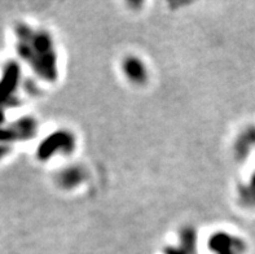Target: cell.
<instances>
[{
	"label": "cell",
	"instance_id": "cell-5",
	"mask_svg": "<svg viewBox=\"0 0 255 254\" xmlns=\"http://www.w3.org/2000/svg\"><path fill=\"white\" fill-rule=\"evenodd\" d=\"M123 74L133 84H142L148 81V70L145 64L135 56H127L122 64Z\"/></svg>",
	"mask_w": 255,
	"mask_h": 254
},
{
	"label": "cell",
	"instance_id": "cell-2",
	"mask_svg": "<svg viewBox=\"0 0 255 254\" xmlns=\"http://www.w3.org/2000/svg\"><path fill=\"white\" fill-rule=\"evenodd\" d=\"M74 149V136L68 131H58L55 134H51L49 138H47L44 142L40 144L38 151V155L40 158L49 160L53 157V153H66Z\"/></svg>",
	"mask_w": 255,
	"mask_h": 254
},
{
	"label": "cell",
	"instance_id": "cell-10",
	"mask_svg": "<svg viewBox=\"0 0 255 254\" xmlns=\"http://www.w3.org/2000/svg\"><path fill=\"white\" fill-rule=\"evenodd\" d=\"M6 155V144H0V158Z\"/></svg>",
	"mask_w": 255,
	"mask_h": 254
},
{
	"label": "cell",
	"instance_id": "cell-1",
	"mask_svg": "<svg viewBox=\"0 0 255 254\" xmlns=\"http://www.w3.org/2000/svg\"><path fill=\"white\" fill-rule=\"evenodd\" d=\"M19 56L43 79L53 81L57 74L55 45L48 32L34 30L29 25L18 23L14 31Z\"/></svg>",
	"mask_w": 255,
	"mask_h": 254
},
{
	"label": "cell",
	"instance_id": "cell-9",
	"mask_svg": "<svg viewBox=\"0 0 255 254\" xmlns=\"http://www.w3.org/2000/svg\"><path fill=\"white\" fill-rule=\"evenodd\" d=\"M240 197L245 204L255 205V173L252 175V179L249 180V183L241 187Z\"/></svg>",
	"mask_w": 255,
	"mask_h": 254
},
{
	"label": "cell",
	"instance_id": "cell-6",
	"mask_svg": "<svg viewBox=\"0 0 255 254\" xmlns=\"http://www.w3.org/2000/svg\"><path fill=\"white\" fill-rule=\"evenodd\" d=\"M13 127L9 130H0V140H25L34 136L36 130V125L30 118L19 119L18 122L13 123Z\"/></svg>",
	"mask_w": 255,
	"mask_h": 254
},
{
	"label": "cell",
	"instance_id": "cell-8",
	"mask_svg": "<svg viewBox=\"0 0 255 254\" xmlns=\"http://www.w3.org/2000/svg\"><path fill=\"white\" fill-rule=\"evenodd\" d=\"M83 180V173L81 169L69 168L65 169L58 175V183L64 188H73V186H77Z\"/></svg>",
	"mask_w": 255,
	"mask_h": 254
},
{
	"label": "cell",
	"instance_id": "cell-7",
	"mask_svg": "<svg viewBox=\"0 0 255 254\" xmlns=\"http://www.w3.org/2000/svg\"><path fill=\"white\" fill-rule=\"evenodd\" d=\"M253 144H255V127H250L241 134L236 143V157L245 160L252 151Z\"/></svg>",
	"mask_w": 255,
	"mask_h": 254
},
{
	"label": "cell",
	"instance_id": "cell-3",
	"mask_svg": "<svg viewBox=\"0 0 255 254\" xmlns=\"http://www.w3.org/2000/svg\"><path fill=\"white\" fill-rule=\"evenodd\" d=\"M209 248L217 254H241L245 247L240 238H235L227 232H217L210 236Z\"/></svg>",
	"mask_w": 255,
	"mask_h": 254
},
{
	"label": "cell",
	"instance_id": "cell-4",
	"mask_svg": "<svg viewBox=\"0 0 255 254\" xmlns=\"http://www.w3.org/2000/svg\"><path fill=\"white\" fill-rule=\"evenodd\" d=\"M18 78L19 70L17 65H8L0 79V105H13L12 101L16 96L14 91H17Z\"/></svg>",
	"mask_w": 255,
	"mask_h": 254
}]
</instances>
